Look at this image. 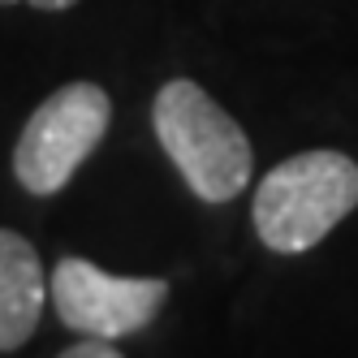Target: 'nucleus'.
I'll list each match as a JSON object with an SVG mask.
<instances>
[{
    "label": "nucleus",
    "mask_w": 358,
    "mask_h": 358,
    "mask_svg": "<svg viewBox=\"0 0 358 358\" xmlns=\"http://www.w3.org/2000/svg\"><path fill=\"white\" fill-rule=\"evenodd\" d=\"M151 130L194 199L234 203L250 186L255 151L246 130L194 78H169L156 91Z\"/></svg>",
    "instance_id": "f257e3e1"
},
{
    "label": "nucleus",
    "mask_w": 358,
    "mask_h": 358,
    "mask_svg": "<svg viewBox=\"0 0 358 358\" xmlns=\"http://www.w3.org/2000/svg\"><path fill=\"white\" fill-rule=\"evenodd\" d=\"M358 208V164L345 151L315 147L280 160L259 177L250 220L259 242L276 255L315 250Z\"/></svg>",
    "instance_id": "f03ea898"
},
{
    "label": "nucleus",
    "mask_w": 358,
    "mask_h": 358,
    "mask_svg": "<svg viewBox=\"0 0 358 358\" xmlns=\"http://www.w3.org/2000/svg\"><path fill=\"white\" fill-rule=\"evenodd\" d=\"M113 125V99L99 83H65L31 113L13 147V177L27 194H61Z\"/></svg>",
    "instance_id": "7ed1b4c3"
},
{
    "label": "nucleus",
    "mask_w": 358,
    "mask_h": 358,
    "mask_svg": "<svg viewBox=\"0 0 358 358\" xmlns=\"http://www.w3.org/2000/svg\"><path fill=\"white\" fill-rule=\"evenodd\" d=\"M169 302L160 276H113L91 259L69 255L52 268V306L65 328L99 341H121L143 332Z\"/></svg>",
    "instance_id": "20e7f679"
},
{
    "label": "nucleus",
    "mask_w": 358,
    "mask_h": 358,
    "mask_svg": "<svg viewBox=\"0 0 358 358\" xmlns=\"http://www.w3.org/2000/svg\"><path fill=\"white\" fill-rule=\"evenodd\" d=\"M43 298H48V276L39 250L13 234L0 229V354L22 350L43 320Z\"/></svg>",
    "instance_id": "39448f33"
},
{
    "label": "nucleus",
    "mask_w": 358,
    "mask_h": 358,
    "mask_svg": "<svg viewBox=\"0 0 358 358\" xmlns=\"http://www.w3.org/2000/svg\"><path fill=\"white\" fill-rule=\"evenodd\" d=\"M57 358H125V354L117 350V341H99V337H83L78 345H69V350H61Z\"/></svg>",
    "instance_id": "423d86ee"
},
{
    "label": "nucleus",
    "mask_w": 358,
    "mask_h": 358,
    "mask_svg": "<svg viewBox=\"0 0 358 358\" xmlns=\"http://www.w3.org/2000/svg\"><path fill=\"white\" fill-rule=\"evenodd\" d=\"M0 5H31V9H43V13H65V9L78 5V0H0Z\"/></svg>",
    "instance_id": "0eeeda50"
}]
</instances>
